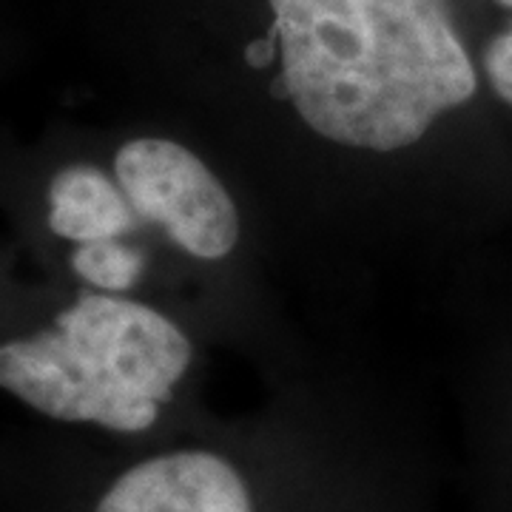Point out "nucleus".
I'll list each match as a JSON object with an SVG mask.
<instances>
[{"label":"nucleus","instance_id":"1","mask_svg":"<svg viewBox=\"0 0 512 512\" xmlns=\"http://www.w3.org/2000/svg\"><path fill=\"white\" fill-rule=\"evenodd\" d=\"M279 89L336 146L399 151L476 94L450 0H268Z\"/></svg>","mask_w":512,"mask_h":512},{"label":"nucleus","instance_id":"8","mask_svg":"<svg viewBox=\"0 0 512 512\" xmlns=\"http://www.w3.org/2000/svg\"><path fill=\"white\" fill-rule=\"evenodd\" d=\"M498 6H504V9H512V0H495Z\"/></svg>","mask_w":512,"mask_h":512},{"label":"nucleus","instance_id":"7","mask_svg":"<svg viewBox=\"0 0 512 512\" xmlns=\"http://www.w3.org/2000/svg\"><path fill=\"white\" fill-rule=\"evenodd\" d=\"M484 72L493 92L512 109V26L490 40L484 52Z\"/></svg>","mask_w":512,"mask_h":512},{"label":"nucleus","instance_id":"4","mask_svg":"<svg viewBox=\"0 0 512 512\" xmlns=\"http://www.w3.org/2000/svg\"><path fill=\"white\" fill-rule=\"evenodd\" d=\"M94 512H254V504L234 464L180 450L126 470Z\"/></svg>","mask_w":512,"mask_h":512},{"label":"nucleus","instance_id":"6","mask_svg":"<svg viewBox=\"0 0 512 512\" xmlns=\"http://www.w3.org/2000/svg\"><path fill=\"white\" fill-rule=\"evenodd\" d=\"M77 274L100 291H128L146 271V256L120 239L83 242L72 254Z\"/></svg>","mask_w":512,"mask_h":512},{"label":"nucleus","instance_id":"5","mask_svg":"<svg viewBox=\"0 0 512 512\" xmlns=\"http://www.w3.org/2000/svg\"><path fill=\"white\" fill-rule=\"evenodd\" d=\"M123 188L94 165H69L49 185V228L77 245L120 239L131 228Z\"/></svg>","mask_w":512,"mask_h":512},{"label":"nucleus","instance_id":"3","mask_svg":"<svg viewBox=\"0 0 512 512\" xmlns=\"http://www.w3.org/2000/svg\"><path fill=\"white\" fill-rule=\"evenodd\" d=\"M114 180L131 211L157 222L185 254L214 262L237 248V202L191 148L163 137L131 140L114 157Z\"/></svg>","mask_w":512,"mask_h":512},{"label":"nucleus","instance_id":"2","mask_svg":"<svg viewBox=\"0 0 512 512\" xmlns=\"http://www.w3.org/2000/svg\"><path fill=\"white\" fill-rule=\"evenodd\" d=\"M191 359L188 336L160 311L83 293L55 328L0 345V387L49 419L143 433Z\"/></svg>","mask_w":512,"mask_h":512}]
</instances>
